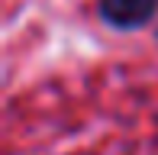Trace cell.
<instances>
[{"instance_id":"obj_1","label":"cell","mask_w":158,"mask_h":155,"mask_svg":"<svg viewBox=\"0 0 158 155\" xmlns=\"http://www.w3.org/2000/svg\"><path fill=\"white\" fill-rule=\"evenodd\" d=\"M158 0H100V13L116 29H132L152 19Z\"/></svg>"}]
</instances>
